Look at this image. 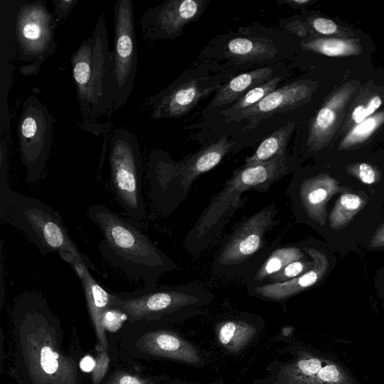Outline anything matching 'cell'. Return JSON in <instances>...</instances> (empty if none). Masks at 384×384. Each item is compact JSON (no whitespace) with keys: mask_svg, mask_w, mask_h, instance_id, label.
Segmentation results:
<instances>
[{"mask_svg":"<svg viewBox=\"0 0 384 384\" xmlns=\"http://www.w3.org/2000/svg\"><path fill=\"white\" fill-rule=\"evenodd\" d=\"M272 75L273 69L264 67L241 74L233 78L218 91L214 100L212 102V106L213 108L222 107L239 100L242 96L254 89L255 87L271 80Z\"/></svg>","mask_w":384,"mask_h":384,"instance_id":"25","label":"cell"},{"mask_svg":"<svg viewBox=\"0 0 384 384\" xmlns=\"http://www.w3.org/2000/svg\"><path fill=\"white\" fill-rule=\"evenodd\" d=\"M73 79L83 115L95 120L113 112V55L106 16L102 13L92 36L72 58Z\"/></svg>","mask_w":384,"mask_h":384,"instance_id":"7","label":"cell"},{"mask_svg":"<svg viewBox=\"0 0 384 384\" xmlns=\"http://www.w3.org/2000/svg\"><path fill=\"white\" fill-rule=\"evenodd\" d=\"M11 318L15 353L10 374L17 384H83L79 354L66 347L60 318L41 294L17 296Z\"/></svg>","mask_w":384,"mask_h":384,"instance_id":"1","label":"cell"},{"mask_svg":"<svg viewBox=\"0 0 384 384\" xmlns=\"http://www.w3.org/2000/svg\"><path fill=\"white\" fill-rule=\"evenodd\" d=\"M54 124L46 104L34 95L26 99L17 124V135L29 185L37 182L45 170L54 141Z\"/></svg>","mask_w":384,"mask_h":384,"instance_id":"13","label":"cell"},{"mask_svg":"<svg viewBox=\"0 0 384 384\" xmlns=\"http://www.w3.org/2000/svg\"><path fill=\"white\" fill-rule=\"evenodd\" d=\"M61 258L71 266L82 283L87 308L97 338V351L108 352L109 339L104 319L111 309V292L104 289L93 278L84 262L66 251L59 252Z\"/></svg>","mask_w":384,"mask_h":384,"instance_id":"19","label":"cell"},{"mask_svg":"<svg viewBox=\"0 0 384 384\" xmlns=\"http://www.w3.org/2000/svg\"><path fill=\"white\" fill-rule=\"evenodd\" d=\"M95 366V361L91 356L83 358L81 362V367L84 372H93Z\"/></svg>","mask_w":384,"mask_h":384,"instance_id":"40","label":"cell"},{"mask_svg":"<svg viewBox=\"0 0 384 384\" xmlns=\"http://www.w3.org/2000/svg\"><path fill=\"white\" fill-rule=\"evenodd\" d=\"M109 343V369L100 384H195L167 375L144 374L135 361L122 354L115 345Z\"/></svg>","mask_w":384,"mask_h":384,"instance_id":"24","label":"cell"},{"mask_svg":"<svg viewBox=\"0 0 384 384\" xmlns=\"http://www.w3.org/2000/svg\"><path fill=\"white\" fill-rule=\"evenodd\" d=\"M57 25L56 17L49 11L46 1L23 0L15 22L16 60L25 64L19 68L21 75H37L55 53Z\"/></svg>","mask_w":384,"mask_h":384,"instance_id":"12","label":"cell"},{"mask_svg":"<svg viewBox=\"0 0 384 384\" xmlns=\"http://www.w3.org/2000/svg\"><path fill=\"white\" fill-rule=\"evenodd\" d=\"M113 55V111L128 102L137 67L135 10L133 0H118L115 6V46Z\"/></svg>","mask_w":384,"mask_h":384,"instance_id":"14","label":"cell"},{"mask_svg":"<svg viewBox=\"0 0 384 384\" xmlns=\"http://www.w3.org/2000/svg\"><path fill=\"white\" fill-rule=\"evenodd\" d=\"M336 117V112L333 109L328 107L322 108L318 113L314 126L315 134L317 135L330 128L334 124Z\"/></svg>","mask_w":384,"mask_h":384,"instance_id":"34","label":"cell"},{"mask_svg":"<svg viewBox=\"0 0 384 384\" xmlns=\"http://www.w3.org/2000/svg\"><path fill=\"white\" fill-rule=\"evenodd\" d=\"M0 220L24 233L41 256L66 251L93 271L97 270L76 247L59 212L37 198L17 193L8 184L0 185Z\"/></svg>","mask_w":384,"mask_h":384,"instance_id":"6","label":"cell"},{"mask_svg":"<svg viewBox=\"0 0 384 384\" xmlns=\"http://www.w3.org/2000/svg\"><path fill=\"white\" fill-rule=\"evenodd\" d=\"M233 144L223 137L179 162L162 151H154L150 157L147 180L156 211L162 214L175 211L189 197L194 182L220 164Z\"/></svg>","mask_w":384,"mask_h":384,"instance_id":"5","label":"cell"},{"mask_svg":"<svg viewBox=\"0 0 384 384\" xmlns=\"http://www.w3.org/2000/svg\"><path fill=\"white\" fill-rule=\"evenodd\" d=\"M280 356L267 365L253 384H360L333 355L282 339Z\"/></svg>","mask_w":384,"mask_h":384,"instance_id":"9","label":"cell"},{"mask_svg":"<svg viewBox=\"0 0 384 384\" xmlns=\"http://www.w3.org/2000/svg\"><path fill=\"white\" fill-rule=\"evenodd\" d=\"M214 300L213 294L197 283L156 284L131 292H111V309L123 314L127 323L172 327L200 315Z\"/></svg>","mask_w":384,"mask_h":384,"instance_id":"4","label":"cell"},{"mask_svg":"<svg viewBox=\"0 0 384 384\" xmlns=\"http://www.w3.org/2000/svg\"><path fill=\"white\" fill-rule=\"evenodd\" d=\"M382 104V100L379 96H374L367 106H360L355 108L352 113V118L354 123L360 124L368 119L373 113L378 110Z\"/></svg>","mask_w":384,"mask_h":384,"instance_id":"33","label":"cell"},{"mask_svg":"<svg viewBox=\"0 0 384 384\" xmlns=\"http://www.w3.org/2000/svg\"><path fill=\"white\" fill-rule=\"evenodd\" d=\"M310 94L309 87L303 83H294L275 90L256 106L227 119V122L249 120L245 131L256 128L262 121L270 117L292 110L301 104Z\"/></svg>","mask_w":384,"mask_h":384,"instance_id":"21","label":"cell"},{"mask_svg":"<svg viewBox=\"0 0 384 384\" xmlns=\"http://www.w3.org/2000/svg\"><path fill=\"white\" fill-rule=\"evenodd\" d=\"M23 0H2L0 3V133L10 126L8 95L12 84L16 60L15 22Z\"/></svg>","mask_w":384,"mask_h":384,"instance_id":"17","label":"cell"},{"mask_svg":"<svg viewBox=\"0 0 384 384\" xmlns=\"http://www.w3.org/2000/svg\"><path fill=\"white\" fill-rule=\"evenodd\" d=\"M313 265V260L307 255L300 260H294L287 265L280 272L270 278L267 284L281 283L292 280V279L309 271Z\"/></svg>","mask_w":384,"mask_h":384,"instance_id":"31","label":"cell"},{"mask_svg":"<svg viewBox=\"0 0 384 384\" xmlns=\"http://www.w3.org/2000/svg\"><path fill=\"white\" fill-rule=\"evenodd\" d=\"M356 175L361 182L367 185H372L377 180L376 172L371 165L366 163H362L358 166Z\"/></svg>","mask_w":384,"mask_h":384,"instance_id":"37","label":"cell"},{"mask_svg":"<svg viewBox=\"0 0 384 384\" xmlns=\"http://www.w3.org/2000/svg\"><path fill=\"white\" fill-rule=\"evenodd\" d=\"M109 342L133 361H170L194 366L205 363L199 349L170 326L124 322L118 335Z\"/></svg>","mask_w":384,"mask_h":384,"instance_id":"10","label":"cell"},{"mask_svg":"<svg viewBox=\"0 0 384 384\" xmlns=\"http://www.w3.org/2000/svg\"><path fill=\"white\" fill-rule=\"evenodd\" d=\"M220 384H224V383H220Z\"/></svg>","mask_w":384,"mask_h":384,"instance_id":"42","label":"cell"},{"mask_svg":"<svg viewBox=\"0 0 384 384\" xmlns=\"http://www.w3.org/2000/svg\"><path fill=\"white\" fill-rule=\"evenodd\" d=\"M264 326L262 318L249 313L226 318L216 326L218 343L226 353L239 354L254 341Z\"/></svg>","mask_w":384,"mask_h":384,"instance_id":"22","label":"cell"},{"mask_svg":"<svg viewBox=\"0 0 384 384\" xmlns=\"http://www.w3.org/2000/svg\"><path fill=\"white\" fill-rule=\"evenodd\" d=\"M370 247L372 249L384 247V224L373 236L370 242Z\"/></svg>","mask_w":384,"mask_h":384,"instance_id":"39","label":"cell"},{"mask_svg":"<svg viewBox=\"0 0 384 384\" xmlns=\"http://www.w3.org/2000/svg\"><path fill=\"white\" fill-rule=\"evenodd\" d=\"M367 195L345 193L338 199L329 216L330 228L334 231L342 230L350 224L357 213L367 204Z\"/></svg>","mask_w":384,"mask_h":384,"instance_id":"27","label":"cell"},{"mask_svg":"<svg viewBox=\"0 0 384 384\" xmlns=\"http://www.w3.org/2000/svg\"><path fill=\"white\" fill-rule=\"evenodd\" d=\"M87 216L103 235L102 259L144 286L155 285L164 273L177 269L172 259L144 232L142 224L104 205H91Z\"/></svg>","mask_w":384,"mask_h":384,"instance_id":"2","label":"cell"},{"mask_svg":"<svg viewBox=\"0 0 384 384\" xmlns=\"http://www.w3.org/2000/svg\"><path fill=\"white\" fill-rule=\"evenodd\" d=\"M346 188L325 173L310 177L294 176L285 194L290 198L296 220L325 227L327 221V204Z\"/></svg>","mask_w":384,"mask_h":384,"instance_id":"15","label":"cell"},{"mask_svg":"<svg viewBox=\"0 0 384 384\" xmlns=\"http://www.w3.org/2000/svg\"><path fill=\"white\" fill-rule=\"evenodd\" d=\"M227 50L231 58L240 62L269 59L277 53L276 48L270 42L246 38L232 39L229 42Z\"/></svg>","mask_w":384,"mask_h":384,"instance_id":"28","label":"cell"},{"mask_svg":"<svg viewBox=\"0 0 384 384\" xmlns=\"http://www.w3.org/2000/svg\"><path fill=\"white\" fill-rule=\"evenodd\" d=\"M312 26L318 32L322 35H333L338 30V27L336 23L333 21L318 17L313 21Z\"/></svg>","mask_w":384,"mask_h":384,"instance_id":"38","label":"cell"},{"mask_svg":"<svg viewBox=\"0 0 384 384\" xmlns=\"http://www.w3.org/2000/svg\"><path fill=\"white\" fill-rule=\"evenodd\" d=\"M305 48L315 50L328 57L349 55L354 52L351 44L336 39H318L305 44Z\"/></svg>","mask_w":384,"mask_h":384,"instance_id":"30","label":"cell"},{"mask_svg":"<svg viewBox=\"0 0 384 384\" xmlns=\"http://www.w3.org/2000/svg\"><path fill=\"white\" fill-rule=\"evenodd\" d=\"M309 1V0H287L285 3L290 4V5H304L308 3Z\"/></svg>","mask_w":384,"mask_h":384,"instance_id":"41","label":"cell"},{"mask_svg":"<svg viewBox=\"0 0 384 384\" xmlns=\"http://www.w3.org/2000/svg\"><path fill=\"white\" fill-rule=\"evenodd\" d=\"M282 234L278 236L258 265L242 278L247 282V288L267 284L270 278L280 272L287 265L307 256L299 243L282 245Z\"/></svg>","mask_w":384,"mask_h":384,"instance_id":"23","label":"cell"},{"mask_svg":"<svg viewBox=\"0 0 384 384\" xmlns=\"http://www.w3.org/2000/svg\"><path fill=\"white\" fill-rule=\"evenodd\" d=\"M126 318L123 314L115 309H109L104 319V325L106 330L117 331L123 327Z\"/></svg>","mask_w":384,"mask_h":384,"instance_id":"36","label":"cell"},{"mask_svg":"<svg viewBox=\"0 0 384 384\" xmlns=\"http://www.w3.org/2000/svg\"><path fill=\"white\" fill-rule=\"evenodd\" d=\"M53 2L55 5V15L59 24L71 14L78 0H53Z\"/></svg>","mask_w":384,"mask_h":384,"instance_id":"35","label":"cell"},{"mask_svg":"<svg viewBox=\"0 0 384 384\" xmlns=\"http://www.w3.org/2000/svg\"><path fill=\"white\" fill-rule=\"evenodd\" d=\"M220 85H214L207 79H194L168 90L151 99V118H179L186 115L200 99L213 93Z\"/></svg>","mask_w":384,"mask_h":384,"instance_id":"20","label":"cell"},{"mask_svg":"<svg viewBox=\"0 0 384 384\" xmlns=\"http://www.w3.org/2000/svg\"><path fill=\"white\" fill-rule=\"evenodd\" d=\"M294 170V164L287 155L264 163L245 164L236 170L188 233L183 242L186 250L198 255L211 247L231 218L245 204L247 198H242L245 192L265 193Z\"/></svg>","mask_w":384,"mask_h":384,"instance_id":"3","label":"cell"},{"mask_svg":"<svg viewBox=\"0 0 384 384\" xmlns=\"http://www.w3.org/2000/svg\"><path fill=\"white\" fill-rule=\"evenodd\" d=\"M109 155L113 193L128 217L141 223L145 219L146 207L137 138L124 127L116 129L110 139Z\"/></svg>","mask_w":384,"mask_h":384,"instance_id":"11","label":"cell"},{"mask_svg":"<svg viewBox=\"0 0 384 384\" xmlns=\"http://www.w3.org/2000/svg\"><path fill=\"white\" fill-rule=\"evenodd\" d=\"M282 79V77H274L268 82L255 87L254 89L242 96L231 108L222 111V115L228 116V119H229L238 115L239 113L256 106L267 95L274 91Z\"/></svg>","mask_w":384,"mask_h":384,"instance_id":"29","label":"cell"},{"mask_svg":"<svg viewBox=\"0 0 384 384\" xmlns=\"http://www.w3.org/2000/svg\"><path fill=\"white\" fill-rule=\"evenodd\" d=\"M299 244L305 254L313 260L314 265L309 271L285 282L266 284L247 288L250 296L264 301L285 304L294 296L316 285L324 278L329 267L327 256L307 242H303Z\"/></svg>","mask_w":384,"mask_h":384,"instance_id":"18","label":"cell"},{"mask_svg":"<svg viewBox=\"0 0 384 384\" xmlns=\"http://www.w3.org/2000/svg\"><path fill=\"white\" fill-rule=\"evenodd\" d=\"M274 203L236 224L215 253L212 271L226 278L245 277L265 256L270 247L267 237L281 222Z\"/></svg>","mask_w":384,"mask_h":384,"instance_id":"8","label":"cell"},{"mask_svg":"<svg viewBox=\"0 0 384 384\" xmlns=\"http://www.w3.org/2000/svg\"><path fill=\"white\" fill-rule=\"evenodd\" d=\"M379 122L380 119L377 117L366 119L353 128L351 133L346 137L345 144L352 145L363 142L378 128Z\"/></svg>","mask_w":384,"mask_h":384,"instance_id":"32","label":"cell"},{"mask_svg":"<svg viewBox=\"0 0 384 384\" xmlns=\"http://www.w3.org/2000/svg\"><path fill=\"white\" fill-rule=\"evenodd\" d=\"M206 8L200 0H171L151 8L143 15L141 30L148 39H173Z\"/></svg>","mask_w":384,"mask_h":384,"instance_id":"16","label":"cell"},{"mask_svg":"<svg viewBox=\"0 0 384 384\" xmlns=\"http://www.w3.org/2000/svg\"><path fill=\"white\" fill-rule=\"evenodd\" d=\"M294 128V124H289L275 131L262 142L256 152L246 160L245 164L264 163L286 155Z\"/></svg>","mask_w":384,"mask_h":384,"instance_id":"26","label":"cell"}]
</instances>
